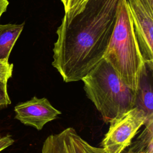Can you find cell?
Here are the masks:
<instances>
[{"mask_svg": "<svg viewBox=\"0 0 153 153\" xmlns=\"http://www.w3.org/2000/svg\"><path fill=\"white\" fill-rule=\"evenodd\" d=\"M24 25V23L0 25V61L8 62L10 53Z\"/></svg>", "mask_w": 153, "mask_h": 153, "instance_id": "cell-9", "label": "cell"}, {"mask_svg": "<svg viewBox=\"0 0 153 153\" xmlns=\"http://www.w3.org/2000/svg\"><path fill=\"white\" fill-rule=\"evenodd\" d=\"M41 153H106L102 148L89 144L72 127L48 136L43 143ZM121 153H135L130 149Z\"/></svg>", "mask_w": 153, "mask_h": 153, "instance_id": "cell-6", "label": "cell"}, {"mask_svg": "<svg viewBox=\"0 0 153 153\" xmlns=\"http://www.w3.org/2000/svg\"><path fill=\"white\" fill-rule=\"evenodd\" d=\"M120 0H88L70 19L63 18L53 48L55 68L66 82L81 80L103 58Z\"/></svg>", "mask_w": 153, "mask_h": 153, "instance_id": "cell-1", "label": "cell"}, {"mask_svg": "<svg viewBox=\"0 0 153 153\" xmlns=\"http://www.w3.org/2000/svg\"><path fill=\"white\" fill-rule=\"evenodd\" d=\"M14 142V139L10 135L7 134L4 136H1L0 135V152L11 145Z\"/></svg>", "mask_w": 153, "mask_h": 153, "instance_id": "cell-14", "label": "cell"}, {"mask_svg": "<svg viewBox=\"0 0 153 153\" xmlns=\"http://www.w3.org/2000/svg\"><path fill=\"white\" fill-rule=\"evenodd\" d=\"M88 0H69L66 8L65 9L64 18L70 19L84 8L85 3Z\"/></svg>", "mask_w": 153, "mask_h": 153, "instance_id": "cell-11", "label": "cell"}, {"mask_svg": "<svg viewBox=\"0 0 153 153\" xmlns=\"http://www.w3.org/2000/svg\"><path fill=\"white\" fill-rule=\"evenodd\" d=\"M146 123L145 113L134 106L109 123L102 142V148L106 153H121L130 146L132 139Z\"/></svg>", "mask_w": 153, "mask_h": 153, "instance_id": "cell-4", "label": "cell"}, {"mask_svg": "<svg viewBox=\"0 0 153 153\" xmlns=\"http://www.w3.org/2000/svg\"><path fill=\"white\" fill-rule=\"evenodd\" d=\"M11 104L7 92V82L0 80V108H4Z\"/></svg>", "mask_w": 153, "mask_h": 153, "instance_id": "cell-12", "label": "cell"}, {"mask_svg": "<svg viewBox=\"0 0 153 153\" xmlns=\"http://www.w3.org/2000/svg\"><path fill=\"white\" fill-rule=\"evenodd\" d=\"M81 80L87 97L106 123L135 106L136 93L124 83L104 58Z\"/></svg>", "mask_w": 153, "mask_h": 153, "instance_id": "cell-3", "label": "cell"}, {"mask_svg": "<svg viewBox=\"0 0 153 153\" xmlns=\"http://www.w3.org/2000/svg\"><path fill=\"white\" fill-rule=\"evenodd\" d=\"M8 4V0H0V18L2 14L7 11Z\"/></svg>", "mask_w": 153, "mask_h": 153, "instance_id": "cell-15", "label": "cell"}, {"mask_svg": "<svg viewBox=\"0 0 153 153\" xmlns=\"http://www.w3.org/2000/svg\"><path fill=\"white\" fill-rule=\"evenodd\" d=\"M143 60L153 66V10L140 0H126Z\"/></svg>", "mask_w": 153, "mask_h": 153, "instance_id": "cell-5", "label": "cell"}, {"mask_svg": "<svg viewBox=\"0 0 153 153\" xmlns=\"http://www.w3.org/2000/svg\"><path fill=\"white\" fill-rule=\"evenodd\" d=\"M15 118L22 123L41 130L45 124L56 119L61 111L54 108L46 98L35 96L14 107Z\"/></svg>", "mask_w": 153, "mask_h": 153, "instance_id": "cell-7", "label": "cell"}, {"mask_svg": "<svg viewBox=\"0 0 153 153\" xmlns=\"http://www.w3.org/2000/svg\"><path fill=\"white\" fill-rule=\"evenodd\" d=\"M145 128L129 148L135 153H153V121L145 124Z\"/></svg>", "mask_w": 153, "mask_h": 153, "instance_id": "cell-10", "label": "cell"}, {"mask_svg": "<svg viewBox=\"0 0 153 153\" xmlns=\"http://www.w3.org/2000/svg\"><path fill=\"white\" fill-rule=\"evenodd\" d=\"M62 1V3L63 4V5H64V7H65V9L66 8V7H67V5H68V1L69 0H61Z\"/></svg>", "mask_w": 153, "mask_h": 153, "instance_id": "cell-16", "label": "cell"}, {"mask_svg": "<svg viewBox=\"0 0 153 153\" xmlns=\"http://www.w3.org/2000/svg\"><path fill=\"white\" fill-rule=\"evenodd\" d=\"M153 66L145 63L139 87L136 92L135 106L143 111L146 117V123L153 121V93L152 76Z\"/></svg>", "mask_w": 153, "mask_h": 153, "instance_id": "cell-8", "label": "cell"}, {"mask_svg": "<svg viewBox=\"0 0 153 153\" xmlns=\"http://www.w3.org/2000/svg\"><path fill=\"white\" fill-rule=\"evenodd\" d=\"M103 58L124 83L137 92L145 62L135 35L126 0H120L115 25Z\"/></svg>", "mask_w": 153, "mask_h": 153, "instance_id": "cell-2", "label": "cell"}, {"mask_svg": "<svg viewBox=\"0 0 153 153\" xmlns=\"http://www.w3.org/2000/svg\"><path fill=\"white\" fill-rule=\"evenodd\" d=\"M13 70V64L8 62L0 61V80L8 82L11 77Z\"/></svg>", "mask_w": 153, "mask_h": 153, "instance_id": "cell-13", "label": "cell"}]
</instances>
